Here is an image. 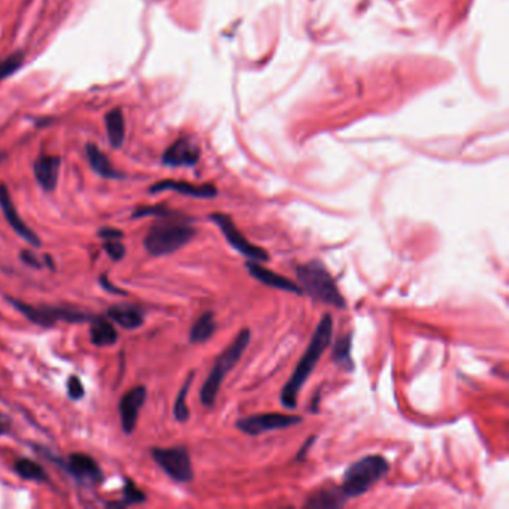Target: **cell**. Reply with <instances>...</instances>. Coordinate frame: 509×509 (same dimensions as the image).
Segmentation results:
<instances>
[{
  "label": "cell",
  "mask_w": 509,
  "mask_h": 509,
  "mask_svg": "<svg viewBox=\"0 0 509 509\" xmlns=\"http://www.w3.org/2000/svg\"><path fill=\"white\" fill-rule=\"evenodd\" d=\"M332 333H333V320L332 317L326 314L323 316L321 321L318 323L316 332L309 342V345L301 358V362L297 363L294 372L291 373L290 380L281 388L279 402L284 408L294 409L297 407V397L301 393L302 387L311 377V373L316 369V365L321 358L323 353L328 348L332 342Z\"/></svg>",
  "instance_id": "cell-1"
},
{
  "label": "cell",
  "mask_w": 509,
  "mask_h": 509,
  "mask_svg": "<svg viewBox=\"0 0 509 509\" xmlns=\"http://www.w3.org/2000/svg\"><path fill=\"white\" fill-rule=\"evenodd\" d=\"M296 275L302 286V291H306L314 301L339 309L347 308L345 299L342 297L333 277L327 271L321 260L314 259L304 264H299L296 267Z\"/></svg>",
  "instance_id": "cell-2"
},
{
  "label": "cell",
  "mask_w": 509,
  "mask_h": 509,
  "mask_svg": "<svg viewBox=\"0 0 509 509\" xmlns=\"http://www.w3.org/2000/svg\"><path fill=\"white\" fill-rule=\"evenodd\" d=\"M196 233V229L183 220L157 221L148 230L144 239V247L148 254L154 257L168 256L188 244Z\"/></svg>",
  "instance_id": "cell-3"
},
{
  "label": "cell",
  "mask_w": 509,
  "mask_h": 509,
  "mask_svg": "<svg viewBox=\"0 0 509 509\" xmlns=\"http://www.w3.org/2000/svg\"><path fill=\"white\" fill-rule=\"evenodd\" d=\"M250 339H251L250 328H242V331L237 333V336L232 341L230 345L217 358L213 370L209 372V375L203 382L200 390V400L205 407L208 408L214 407L224 378H226L227 373L237 365V362L241 360L244 351L248 347Z\"/></svg>",
  "instance_id": "cell-4"
},
{
  "label": "cell",
  "mask_w": 509,
  "mask_h": 509,
  "mask_svg": "<svg viewBox=\"0 0 509 509\" xmlns=\"http://www.w3.org/2000/svg\"><path fill=\"white\" fill-rule=\"evenodd\" d=\"M390 465L382 456H366L355 463L343 473L342 490L347 498H358L370 490L387 475Z\"/></svg>",
  "instance_id": "cell-5"
},
{
  "label": "cell",
  "mask_w": 509,
  "mask_h": 509,
  "mask_svg": "<svg viewBox=\"0 0 509 509\" xmlns=\"http://www.w3.org/2000/svg\"><path fill=\"white\" fill-rule=\"evenodd\" d=\"M6 301L18 312H21L28 321H32L41 327H53L60 320L68 323H84L90 320V316L87 312H82L75 308H53V306L36 308L12 297H6Z\"/></svg>",
  "instance_id": "cell-6"
},
{
  "label": "cell",
  "mask_w": 509,
  "mask_h": 509,
  "mask_svg": "<svg viewBox=\"0 0 509 509\" xmlns=\"http://www.w3.org/2000/svg\"><path fill=\"white\" fill-rule=\"evenodd\" d=\"M151 456L157 465L176 483H190L194 478L190 453L186 446L153 448Z\"/></svg>",
  "instance_id": "cell-7"
},
{
  "label": "cell",
  "mask_w": 509,
  "mask_h": 509,
  "mask_svg": "<svg viewBox=\"0 0 509 509\" xmlns=\"http://www.w3.org/2000/svg\"><path fill=\"white\" fill-rule=\"evenodd\" d=\"M209 220L215 223V226L221 230V233L224 235V237H226V241L230 244V247L236 250L239 254H242L245 259L259 263L269 260V254L263 248L251 244L248 239L239 232L235 221L229 215L218 213L209 215Z\"/></svg>",
  "instance_id": "cell-8"
},
{
  "label": "cell",
  "mask_w": 509,
  "mask_h": 509,
  "mask_svg": "<svg viewBox=\"0 0 509 509\" xmlns=\"http://www.w3.org/2000/svg\"><path fill=\"white\" fill-rule=\"evenodd\" d=\"M302 422V417L286 415V414H257L251 417H244L236 422V429L247 433L250 436H260L266 432L282 430L296 426Z\"/></svg>",
  "instance_id": "cell-9"
},
{
  "label": "cell",
  "mask_w": 509,
  "mask_h": 509,
  "mask_svg": "<svg viewBox=\"0 0 509 509\" xmlns=\"http://www.w3.org/2000/svg\"><path fill=\"white\" fill-rule=\"evenodd\" d=\"M145 400H146V388L142 385L132 388L130 392H127L122 399H119L118 403L119 420H122V427L127 435H130L134 427H136L139 411L144 407Z\"/></svg>",
  "instance_id": "cell-10"
},
{
  "label": "cell",
  "mask_w": 509,
  "mask_h": 509,
  "mask_svg": "<svg viewBox=\"0 0 509 509\" xmlns=\"http://www.w3.org/2000/svg\"><path fill=\"white\" fill-rule=\"evenodd\" d=\"M0 209L9 223V226L15 230L20 237H23L27 244L32 247H41V239L39 236L30 229L27 224L21 220V217L17 213V208H15L11 194L8 191V187L5 184H0Z\"/></svg>",
  "instance_id": "cell-11"
},
{
  "label": "cell",
  "mask_w": 509,
  "mask_h": 509,
  "mask_svg": "<svg viewBox=\"0 0 509 509\" xmlns=\"http://www.w3.org/2000/svg\"><path fill=\"white\" fill-rule=\"evenodd\" d=\"M200 148L191 138H179L163 154V163L166 166H194L199 161Z\"/></svg>",
  "instance_id": "cell-12"
},
{
  "label": "cell",
  "mask_w": 509,
  "mask_h": 509,
  "mask_svg": "<svg viewBox=\"0 0 509 509\" xmlns=\"http://www.w3.org/2000/svg\"><path fill=\"white\" fill-rule=\"evenodd\" d=\"M63 466L75 478V480L81 484H97L102 480L100 466L97 465L95 459L87 454H81V453L70 454Z\"/></svg>",
  "instance_id": "cell-13"
},
{
  "label": "cell",
  "mask_w": 509,
  "mask_h": 509,
  "mask_svg": "<svg viewBox=\"0 0 509 509\" xmlns=\"http://www.w3.org/2000/svg\"><path fill=\"white\" fill-rule=\"evenodd\" d=\"M245 269L248 271V274L254 278L260 281L262 284H264V286L267 287H272V289H278V290H284V291H289V293H294L297 296H301L304 291L302 289L297 286V284L286 277H282L274 271H269V269L263 267L259 262H251L248 260L245 263Z\"/></svg>",
  "instance_id": "cell-14"
},
{
  "label": "cell",
  "mask_w": 509,
  "mask_h": 509,
  "mask_svg": "<svg viewBox=\"0 0 509 509\" xmlns=\"http://www.w3.org/2000/svg\"><path fill=\"white\" fill-rule=\"evenodd\" d=\"M166 190H172L179 194H184V196L198 199H213L217 196V188L214 186H193L186 181H173V179H164V181H160L149 188L151 193H160Z\"/></svg>",
  "instance_id": "cell-15"
},
{
  "label": "cell",
  "mask_w": 509,
  "mask_h": 509,
  "mask_svg": "<svg viewBox=\"0 0 509 509\" xmlns=\"http://www.w3.org/2000/svg\"><path fill=\"white\" fill-rule=\"evenodd\" d=\"M62 159L57 156H42L33 164L36 181L45 191H54L58 183V172Z\"/></svg>",
  "instance_id": "cell-16"
},
{
  "label": "cell",
  "mask_w": 509,
  "mask_h": 509,
  "mask_svg": "<svg viewBox=\"0 0 509 509\" xmlns=\"http://www.w3.org/2000/svg\"><path fill=\"white\" fill-rule=\"evenodd\" d=\"M347 500L348 498L345 493H343L342 487L327 486L317 490L316 493H312L306 499L305 506L312 509H335L345 505Z\"/></svg>",
  "instance_id": "cell-17"
},
{
  "label": "cell",
  "mask_w": 509,
  "mask_h": 509,
  "mask_svg": "<svg viewBox=\"0 0 509 509\" xmlns=\"http://www.w3.org/2000/svg\"><path fill=\"white\" fill-rule=\"evenodd\" d=\"M107 316H108L109 320H112L117 324L127 328V331H134V328H139L145 321L144 312L141 309H138V308L129 306V305L111 306L107 311Z\"/></svg>",
  "instance_id": "cell-18"
},
{
  "label": "cell",
  "mask_w": 509,
  "mask_h": 509,
  "mask_svg": "<svg viewBox=\"0 0 509 509\" xmlns=\"http://www.w3.org/2000/svg\"><path fill=\"white\" fill-rule=\"evenodd\" d=\"M105 126H107L108 141L112 148H122L126 139V122L124 114L119 108H115L105 115Z\"/></svg>",
  "instance_id": "cell-19"
},
{
  "label": "cell",
  "mask_w": 509,
  "mask_h": 509,
  "mask_svg": "<svg viewBox=\"0 0 509 509\" xmlns=\"http://www.w3.org/2000/svg\"><path fill=\"white\" fill-rule=\"evenodd\" d=\"M87 157H88V161H90V166L93 168V171L103 176V178H108V179H119L123 178V173H119L114 166L112 163L109 161V159L105 156L100 149L95 145V144H88L87 148Z\"/></svg>",
  "instance_id": "cell-20"
},
{
  "label": "cell",
  "mask_w": 509,
  "mask_h": 509,
  "mask_svg": "<svg viewBox=\"0 0 509 509\" xmlns=\"http://www.w3.org/2000/svg\"><path fill=\"white\" fill-rule=\"evenodd\" d=\"M90 339L97 347H108L117 342L118 333L108 320L93 318L92 327H90Z\"/></svg>",
  "instance_id": "cell-21"
},
{
  "label": "cell",
  "mask_w": 509,
  "mask_h": 509,
  "mask_svg": "<svg viewBox=\"0 0 509 509\" xmlns=\"http://www.w3.org/2000/svg\"><path fill=\"white\" fill-rule=\"evenodd\" d=\"M217 323L214 318V312H205L193 324L190 331L191 343H203L215 333Z\"/></svg>",
  "instance_id": "cell-22"
},
{
  "label": "cell",
  "mask_w": 509,
  "mask_h": 509,
  "mask_svg": "<svg viewBox=\"0 0 509 509\" xmlns=\"http://www.w3.org/2000/svg\"><path fill=\"white\" fill-rule=\"evenodd\" d=\"M351 339H353L351 333L342 335L335 343L333 355H332L333 362L345 372L354 370V362L351 358Z\"/></svg>",
  "instance_id": "cell-23"
},
{
  "label": "cell",
  "mask_w": 509,
  "mask_h": 509,
  "mask_svg": "<svg viewBox=\"0 0 509 509\" xmlns=\"http://www.w3.org/2000/svg\"><path fill=\"white\" fill-rule=\"evenodd\" d=\"M15 472H17L21 478L28 481H38V483H48L50 478L45 472V469L39 465V463L30 460V459H20L15 461L14 465Z\"/></svg>",
  "instance_id": "cell-24"
},
{
  "label": "cell",
  "mask_w": 509,
  "mask_h": 509,
  "mask_svg": "<svg viewBox=\"0 0 509 509\" xmlns=\"http://www.w3.org/2000/svg\"><path fill=\"white\" fill-rule=\"evenodd\" d=\"M193 378H194V372H191L190 375L187 377L186 382L183 384L181 390H179L176 399H175V405H173V415L176 420L179 423H184L188 420L190 417V411H188V407H187V395H188V390H190V385L193 382Z\"/></svg>",
  "instance_id": "cell-25"
},
{
  "label": "cell",
  "mask_w": 509,
  "mask_h": 509,
  "mask_svg": "<svg viewBox=\"0 0 509 509\" xmlns=\"http://www.w3.org/2000/svg\"><path fill=\"white\" fill-rule=\"evenodd\" d=\"M24 63V53H14L9 57L0 60V81L6 80L12 73L17 72Z\"/></svg>",
  "instance_id": "cell-26"
},
{
  "label": "cell",
  "mask_w": 509,
  "mask_h": 509,
  "mask_svg": "<svg viewBox=\"0 0 509 509\" xmlns=\"http://www.w3.org/2000/svg\"><path fill=\"white\" fill-rule=\"evenodd\" d=\"M146 500L145 493L141 491L136 484L130 480L124 481V487H123V506L126 505H139L144 503Z\"/></svg>",
  "instance_id": "cell-27"
},
{
  "label": "cell",
  "mask_w": 509,
  "mask_h": 509,
  "mask_svg": "<svg viewBox=\"0 0 509 509\" xmlns=\"http://www.w3.org/2000/svg\"><path fill=\"white\" fill-rule=\"evenodd\" d=\"M175 213H172L171 209H166L163 206H146V208H139L134 211V214L132 215L133 218H142V217H148V215H157V217H171Z\"/></svg>",
  "instance_id": "cell-28"
},
{
  "label": "cell",
  "mask_w": 509,
  "mask_h": 509,
  "mask_svg": "<svg viewBox=\"0 0 509 509\" xmlns=\"http://www.w3.org/2000/svg\"><path fill=\"white\" fill-rule=\"evenodd\" d=\"M103 250L107 251L111 259L115 262H119L126 256V247L119 242V239H112V241H107L103 245Z\"/></svg>",
  "instance_id": "cell-29"
},
{
  "label": "cell",
  "mask_w": 509,
  "mask_h": 509,
  "mask_svg": "<svg viewBox=\"0 0 509 509\" xmlns=\"http://www.w3.org/2000/svg\"><path fill=\"white\" fill-rule=\"evenodd\" d=\"M68 395L72 400H80L85 395L84 385L77 375H70L68 380Z\"/></svg>",
  "instance_id": "cell-30"
},
{
  "label": "cell",
  "mask_w": 509,
  "mask_h": 509,
  "mask_svg": "<svg viewBox=\"0 0 509 509\" xmlns=\"http://www.w3.org/2000/svg\"><path fill=\"white\" fill-rule=\"evenodd\" d=\"M20 257H21L23 263H26V264L30 266V267H35V269L43 267V263L38 259V256H36V254H35L33 251L23 250V251L20 252Z\"/></svg>",
  "instance_id": "cell-31"
},
{
  "label": "cell",
  "mask_w": 509,
  "mask_h": 509,
  "mask_svg": "<svg viewBox=\"0 0 509 509\" xmlns=\"http://www.w3.org/2000/svg\"><path fill=\"white\" fill-rule=\"evenodd\" d=\"M97 236L105 239V241H112V239H123L124 233L118 229H112V227H103L97 232Z\"/></svg>",
  "instance_id": "cell-32"
},
{
  "label": "cell",
  "mask_w": 509,
  "mask_h": 509,
  "mask_svg": "<svg viewBox=\"0 0 509 509\" xmlns=\"http://www.w3.org/2000/svg\"><path fill=\"white\" fill-rule=\"evenodd\" d=\"M99 282H100V286H102V289H103V290H107V291H109V293L119 294V296H127V291H126V290H123V289H118V287L112 286L111 281L108 279V277H107V275H100Z\"/></svg>",
  "instance_id": "cell-33"
},
{
  "label": "cell",
  "mask_w": 509,
  "mask_h": 509,
  "mask_svg": "<svg viewBox=\"0 0 509 509\" xmlns=\"http://www.w3.org/2000/svg\"><path fill=\"white\" fill-rule=\"evenodd\" d=\"M314 441H316V436H311V438L308 439V442H305V444L302 445L301 451H299V453H297V456H296V459H297V460H302V459L305 457V454L308 453V448L314 444Z\"/></svg>",
  "instance_id": "cell-34"
},
{
  "label": "cell",
  "mask_w": 509,
  "mask_h": 509,
  "mask_svg": "<svg viewBox=\"0 0 509 509\" xmlns=\"http://www.w3.org/2000/svg\"><path fill=\"white\" fill-rule=\"evenodd\" d=\"M8 432H9V422L5 417L0 415V435H5Z\"/></svg>",
  "instance_id": "cell-35"
},
{
  "label": "cell",
  "mask_w": 509,
  "mask_h": 509,
  "mask_svg": "<svg viewBox=\"0 0 509 509\" xmlns=\"http://www.w3.org/2000/svg\"><path fill=\"white\" fill-rule=\"evenodd\" d=\"M5 159V154H2V153H0V161H2Z\"/></svg>",
  "instance_id": "cell-36"
}]
</instances>
